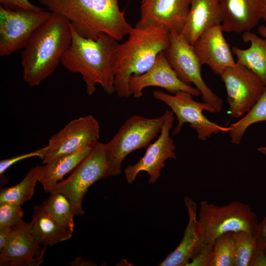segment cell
Masks as SVG:
<instances>
[{"instance_id": "38", "label": "cell", "mask_w": 266, "mask_h": 266, "mask_svg": "<svg viewBox=\"0 0 266 266\" xmlns=\"http://www.w3.org/2000/svg\"><path fill=\"white\" fill-rule=\"evenodd\" d=\"M262 19L266 22V0H265V3H264V9H263V17Z\"/></svg>"}, {"instance_id": "1", "label": "cell", "mask_w": 266, "mask_h": 266, "mask_svg": "<svg viewBox=\"0 0 266 266\" xmlns=\"http://www.w3.org/2000/svg\"><path fill=\"white\" fill-rule=\"evenodd\" d=\"M71 28V41L61 63L69 71L82 75L89 96L97 84L107 94H113L117 40L104 33L96 39L85 38Z\"/></svg>"}, {"instance_id": "20", "label": "cell", "mask_w": 266, "mask_h": 266, "mask_svg": "<svg viewBox=\"0 0 266 266\" xmlns=\"http://www.w3.org/2000/svg\"><path fill=\"white\" fill-rule=\"evenodd\" d=\"M184 202L189 214V221L183 237L176 248L162 261L160 266H187L194 250L202 241L197 218L196 203L185 197Z\"/></svg>"}, {"instance_id": "19", "label": "cell", "mask_w": 266, "mask_h": 266, "mask_svg": "<svg viewBox=\"0 0 266 266\" xmlns=\"http://www.w3.org/2000/svg\"><path fill=\"white\" fill-rule=\"evenodd\" d=\"M219 0H190V9L181 34L192 45L209 28L221 24Z\"/></svg>"}, {"instance_id": "21", "label": "cell", "mask_w": 266, "mask_h": 266, "mask_svg": "<svg viewBox=\"0 0 266 266\" xmlns=\"http://www.w3.org/2000/svg\"><path fill=\"white\" fill-rule=\"evenodd\" d=\"M93 147H87L73 153L58 157L44 166H38V181L49 193L51 188L72 171L89 154Z\"/></svg>"}, {"instance_id": "4", "label": "cell", "mask_w": 266, "mask_h": 266, "mask_svg": "<svg viewBox=\"0 0 266 266\" xmlns=\"http://www.w3.org/2000/svg\"><path fill=\"white\" fill-rule=\"evenodd\" d=\"M128 36L124 42L118 44L115 66V93L121 98L132 95L130 77L147 71L158 55L167 48L170 32L162 25H151L133 27Z\"/></svg>"}, {"instance_id": "11", "label": "cell", "mask_w": 266, "mask_h": 266, "mask_svg": "<svg viewBox=\"0 0 266 266\" xmlns=\"http://www.w3.org/2000/svg\"><path fill=\"white\" fill-rule=\"evenodd\" d=\"M220 76L227 92L229 113L234 118H240L248 112L266 88L257 75L237 61Z\"/></svg>"}, {"instance_id": "30", "label": "cell", "mask_w": 266, "mask_h": 266, "mask_svg": "<svg viewBox=\"0 0 266 266\" xmlns=\"http://www.w3.org/2000/svg\"><path fill=\"white\" fill-rule=\"evenodd\" d=\"M212 246L202 240L193 253L187 266H210Z\"/></svg>"}, {"instance_id": "33", "label": "cell", "mask_w": 266, "mask_h": 266, "mask_svg": "<svg viewBox=\"0 0 266 266\" xmlns=\"http://www.w3.org/2000/svg\"><path fill=\"white\" fill-rule=\"evenodd\" d=\"M254 235L257 245L266 247V216L258 222Z\"/></svg>"}, {"instance_id": "31", "label": "cell", "mask_w": 266, "mask_h": 266, "mask_svg": "<svg viewBox=\"0 0 266 266\" xmlns=\"http://www.w3.org/2000/svg\"><path fill=\"white\" fill-rule=\"evenodd\" d=\"M48 150V146L37 149L32 152L20 154L8 159H2L0 161V175L3 176L5 171L10 166L22 160L32 157H37L41 160Z\"/></svg>"}, {"instance_id": "26", "label": "cell", "mask_w": 266, "mask_h": 266, "mask_svg": "<svg viewBox=\"0 0 266 266\" xmlns=\"http://www.w3.org/2000/svg\"><path fill=\"white\" fill-rule=\"evenodd\" d=\"M266 121V88L256 104L238 121L232 124L228 132L231 142L240 143L247 129L252 125Z\"/></svg>"}, {"instance_id": "24", "label": "cell", "mask_w": 266, "mask_h": 266, "mask_svg": "<svg viewBox=\"0 0 266 266\" xmlns=\"http://www.w3.org/2000/svg\"><path fill=\"white\" fill-rule=\"evenodd\" d=\"M41 206L60 225L73 233L75 214L69 200L65 195L59 192L50 193Z\"/></svg>"}, {"instance_id": "8", "label": "cell", "mask_w": 266, "mask_h": 266, "mask_svg": "<svg viewBox=\"0 0 266 266\" xmlns=\"http://www.w3.org/2000/svg\"><path fill=\"white\" fill-rule=\"evenodd\" d=\"M153 96L167 105L176 116L178 123L172 132L173 135L180 133L185 123H189L196 130L200 140L205 141L213 133H228L230 130V126L219 125L204 116L203 111L212 113L217 112L209 104L195 100L189 93L180 91L171 95L155 90L153 92Z\"/></svg>"}, {"instance_id": "37", "label": "cell", "mask_w": 266, "mask_h": 266, "mask_svg": "<svg viewBox=\"0 0 266 266\" xmlns=\"http://www.w3.org/2000/svg\"><path fill=\"white\" fill-rule=\"evenodd\" d=\"M258 32L261 37H266V26H259L258 28Z\"/></svg>"}, {"instance_id": "25", "label": "cell", "mask_w": 266, "mask_h": 266, "mask_svg": "<svg viewBox=\"0 0 266 266\" xmlns=\"http://www.w3.org/2000/svg\"><path fill=\"white\" fill-rule=\"evenodd\" d=\"M38 166H36L32 168L18 184L2 189L0 192V203L8 202L22 205L30 200L38 181Z\"/></svg>"}, {"instance_id": "39", "label": "cell", "mask_w": 266, "mask_h": 266, "mask_svg": "<svg viewBox=\"0 0 266 266\" xmlns=\"http://www.w3.org/2000/svg\"><path fill=\"white\" fill-rule=\"evenodd\" d=\"M257 150L259 152L266 155V146L260 147L259 148H258Z\"/></svg>"}, {"instance_id": "14", "label": "cell", "mask_w": 266, "mask_h": 266, "mask_svg": "<svg viewBox=\"0 0 266 266\" xmlns=\"http://www.w3.org/2000/svg\"><path fill=\"white\" fill-rule=\"evenodd\" d=\"M11 228L8 243L0 252V266H37L41 264L47 246L41 247L31 231L29 223L22 220Z\"/></svg>"}, {"instance_id": "3", "label": "cell", "mask_w": 266, "mask_h": 266, "mask_svg": "<svg viewBox=\"0 0 266 266\" xmlns=\"http://www.w3.org/2000/svg\"><path fill=\"white\" fill-rule=\"evenodd\" d=\"M72 38L70 23L52 12L34 33L21 54L23 79L30 86H38L55 70Z\"/></svg>"}, {"instance_id": "27", "label": "cell", "mask_w": 266, "mask_h": 266, "mask_svg": "<svg viewBox=\"0 0 266 266\" xmlns=\"http://www.w3.org/2000/svg\"><path fill=\"white\" fill-rule=\"evenodd\" d=\"M210 266H234V233H225L215 239Z\"/></svg>"}, {"instance_id": "5", "label": "cell", "mask_w": 266, "mask_h": 266, "mask_svg": "<svg viewBox=\"0 0 266 266\" xmlns=\"http://www.w3.org/2000/svg\"><path fill=\"white\" fill-rule=\"evenodd\" d=\"M198 217L202 240L211 244L228 232L244 231L254 234L259 222L249 205L238 201L219 206L202 200Z\"/></svg>"}, {"instance_id": "9", "label": "cell", "mask_w": 266, "mask_h": 266, "mask_svg": "<svg viewBox=\"0 0 266 266\" xmlns=\"http://www.w3.org/2000/svg\"><path fill=\"white\" fill-rule=\"evenodd\" d=\"M167 61L178 77L186 84H193L200 92L204 102L217 112L222 109L223 100L206 84L201 73V65L193 45L180 33L170 32L169 43L164 51Z\"/></svg>"}, {"instance_id": "12", "label": "cell", "mask_w": 266, "mask_h": 266, "mask_svg": "<svg viewBox=\"0 0 266 266\" xmlns=\"http://www.w3.org/2000/svg\"><path fill=\"white\" fill-rule=\"evenodd\" d=\"M100 132V124L91 115L71 120L49 138L42 164L87 147H93L99 142Z\"/></svg>"}, {"instance_id": "7", "label": "cell", "mask_w": 266, "mask_h": 266, "mask_svg": "<svg viewBox=\"0 0 266 266\" xmlns=\"http://www.w3.org/2000/svg\"><path fill=\"white\" fill-rule=\"evenodd\" d=\"M109 176L105 144L98 142L69 177L56 183L49 193L65 195L69 200L75 215L80 216L85 213L82 203L89 187L97 181Z\"/></svg>"}, {"instance_id": "17", "label": "cell", "mask_w": 266, "mask_h": 266, "mask_svg": "<svg viewBox=\"0 0 266 266\" xmlns=\"http://www.w3.org/2000/svg\"><path fill=\"white\" fill-rule=\"evenodd\" d=\"M223 33L221 24L214 25L202 33L193 44L201 65H207L220 75L236 63Z\"/></svg>"}, {"instance_id": "6", "label": "cell", "mask_w": 266, "mask_h": 266, "mask_svg": "<svg viewBox=\"0 0 266 266\" xmlns=\"http://www.w3.org/2000/svg\"><path fill=\"white\" fill-rule=\"evenodd\" d=\"M164 120V114L155 118L134 115L124 122L113 138L105 143L110 176L121 173L122 164L127 155L151 143L160 133Z\"/></svg>"}, {"instance_id": "36", "label": "cell", "mask_w": 266, "mask_h": 266, "mask_svg": "<svg viewBox=\"0 0 266 266\" xmlns=\"http://www.w3.org/2000/svg\"><path fill=\"white\" fill-rule=\"evenodd\" d=\"M73 266H96L95 263L89 260L84 259L80 257H76L71 263Z\"/></svg>"}, {"instance_id": "40", "label": "cell", "mask_w": 266, "mask_h": 266, "mask_svg": "<svg viewBox=\"0 0 266 266\" xmlns=\"http://www.w3.org/2000/svg\"><path fill=\"white\" fill-rule=\"evenodd\" d=\"M265 248H266V247H265Z\"/></svg>"}, {"instance_id": "23", "label": "cell", "mask_w": 266, "mask_h": 266, "mask_svg": "<svg viewBox=\"0 0 266 266\" xmlns=\"http://www.w3.org/2000/svg\"><path fill=\"white\" fill-rule=\"evenodd\" d=\"M29 224L32 233L43 246L67 240L72 235L60 225L41 205L33 206L32 220Z\"/></svg>"}, {"instance_id": "29", "label": "cell", "mask_w": 266, "mask_h": 266, "mask_svg": "<svg viewBox=\"0 0 266 266\" xmlns=\"http://www.w3.org/2000/svg\"><path fill=\"white\" fill-rule=\"evenodd\" d=\"M22 205L4 202L0 203V228L11 227L23 220Z\"/></svg>"}, {"instance_id": "15", "label": "cell", "mask_w": 266, "mask_h": 266, "mask_svg": "<svg viewBox=\"0 0 266 266\" xmlns=\"http://www.w3.org/2000/svg\"><path fill=\"white\" fill-rule=\"evenodd\" d=\"M147 87H158L174 94L180 91L189 93L193 96L201 95L196 88L183 82L172 68L164 52L160 53L153 65L144 73L132 76L129 79V88L135 98L142 96V91Z\"/></svg>"}, {"instance_id": "16", "label": "cell", "mask_w": 266, "mask_h": 266, "mask_svg": "<svg viewBox=\"0 0 266 266\" xmlns=\"http://www.w3.org/2000/svg\"><path fill=\"white\" fill-rule=\"evenodd\" d=\"M190 0H141L140 17L135 26L162 25L181 33L190 9Z\"/></svg>"}, {"instance_id": "32", "label": "cell", "mask_w": 266, "mask_h": 266, "mask_svg": "<svg viewBox=\"0 0 266 266\" xmlns=\"http://www.w3.org/2000/svg\"><path fill=\"white\" fill-rule=\"evenodd\" d=\"M4 8L12 10L38 11L44 8L32 3L29 0H0Z\"/></svg>"}, {"instance_id": "28", "label": "cell", "mask_w": 266, "mask_h": 266, "mask_svg": "<svg viewBox=\"0 0 266 266\" xmlns=\"http://www.w3.org/2000/svg\"><path fill=\"white\" fill-rule=\"evenodd\" d=\"M256 246L254 234L244 231L234 233V266H250Z\"/></svg>"}, {"instance_id": "18", "label": "cell", "mask_w": 266, "mask_h": 266, "mask_svg": "<svg viewBox=\"0 0 266 266\" xmlns=\"http://www.w3.org/2000/svg\"><path fill=\"white\" fill-rule=\"evenodd\" d=\"M265 0H219L223 32L250 31L262 19Z\"/></svg>"}, {"instance_id": "13", "label": "cell", "mask_w": 266, "mask_h": 266, "mask_svg": "<svg viewBox=\"0 0 266 266\" xmlns=\"http://www.w3.org/2000/svg\"><path fill=\"white\" fill-rule=\"evenodd\" d=\"M164 114L165 120L158 138L147 147L144 156L136 164L128 165L124 170L129 184H132L141 171H145L149 175V183H155L161 176L166 161L177 157L174 141L170 135L174 120V113L171 110H166Z\"/></svg>"}, {"instance_id": "35", "label": "cell", "mask_w": 266, "mask_h": 266, "mask_svg": "<svg viewBox=\"0 0 266 266\" xmlns=\"http://www.w3.org/2000/svg\"><path fill=\"white\" fill-rule=\"evenodd\" d=\"M11 232V227L0 228V252L6 247L10 237Z\"/></svg>"}, {"instance_id": "10", "label": "cell", "mask_w": 266, "mask_h": 266, "mask_svg": "<svg viewBox=\"0 0 266 266\" xmlns=\"http://www.w3.org/2000/svg\"><path fill=\"white\" fill-rule=\"evenodd\" d=\"M51 13L45 8L38 11L12 10L0 5V56H8L24 49Z\"/></svg>"}, {"instance_id": "2", "label": "cell", "mask_w": 266, "mask_h": 266, "mask_svg": "<svg viewBox=\"0 0 266 266\" xmlns=\"http://www.w3.org/2000/svg\"><path fill=\"white\" fill-rule=\"evenodd\" d=\"M51 12L66 18L81 36L96 39L102 33L117 41L122 40L133 29L118 0H38Z\"/></svg>"}, {"instance_id": "22", "label": "cell", "mask_w": 266, "mask_h": 266, "mask_svg": "<svg viewBox=\"0 0 266 266\" xmlns=\"http://www.w3.org/2000/svg\"><path fill=\"white\" fill-rule=\"evenodd\" d=\"M245 42H250L247 49L236 46L232 48L236 57L237 62L241 64L257 75L266 86V37H260L251 31L242 33Z\"/></svg>"}, {"instance_id": "34", "label": "cell", "mask_w": 266, "mask_h": 266, "mask_svg": "<svg viewBox=\"0 0 266 266\" xmlns=\"http://www.w3.org/2000/svg\"><path fill=\"white\" fill-rule=\"evenodd\" d=\"M250 266H266V248L257 245Z\"/></svg>"}]
</instances>
